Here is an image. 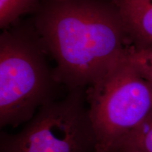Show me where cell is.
Segmentation results:
<instances>
[{
  "instance_id": "1",
  "label": "cell",
  "mask_w": 152,
  "mask_h": 152,
  "mask_svg": "<svg viewBox=\"0 0 152 152\" xmlns=\"http://www.w3.org/2000/svg\"><path fill=\"white\" fill-rule=\"evenodd\" d=\"M35 14L34 30L69 91L96 84L128 54L112 0H43Z\"/></svg>"
},
{
  "instance_id": "2",
  "label": "cell",
  "mask_w": 152,
  "mask_h": 152,
  "mask_svg": "<svg viewBox=\"0 0 152 152\" xmlns=\"http://www.w3.org/2000/svg\"><path fill=\"white\" fill-rule=\"evenodd\" d=\"M37 33L23 30L0 36V126L28 123L42 106L56 99L59 82Z\"/></svg>"
},
{
  "instance_id": "9",
  "label": "cell",
  "mask_w": 152,
  "mask_h": 152,
  "mask_svg": "<svg viewBox=\"0 0 152 152\" xmlns=\"http://www.w3.org/2000/svg\"><path fill=\"white\" fill-rule=\"evenodd\" d=\"M117 152H140L137 151H117Z\"/></svg>"
},
{
  "instance_id": "3",
  "label": "cell",
  "mask_w": 152,
  "mask_h": 152,
  "mask_svg": "<svg viewBox=\"0 0 152 152\" xmlns=\"http://www.w3.org/2000/svg\"><path fill=\"white\" fill-rule=\"evenodd\" d=\"M88 88L86 101L96 140L95 152H115L123 139L152 114V83L139 73L127 54Z\"/></svg>"
},
{
  "instance_id": "8",
  "label": "cell",
  "mask_w": 152,
  "mask_h": 152,
  "mask_svg": "<svg viewBox=\"0 0 152 152\" xmlns=\"http://www.w3.org/2000/svg\"><path fill=\"white\" fill-rule=\"evenodd\" d=\"M128 59L144 78L152 83V47L128 49Z\"/></svg>"
},
{
  "instance_id": "4",
  "label": "cell",
  "mask_w": 152,
  "mask_h": 152,
  "mask_svg": "<svg viewBox=\"0 0 152 152\" xmlns=\"http://www.w3.org/2000/svg\"><path fill=\"white\" fill-rule=\"evenodd\" d=\"M85 89L48 102L16 134L1 132L0 152H95Z\"/></svg>"
},
{
  "instance_id": "7",
  "label": "cell",
  "mask_w": 152,
  "mask_h": 152,
  "mask_svg": "<svg viewBox=\"0 0 152 152\" xmlns=\"http://www.w3.org/2000/svg\"><path fill=\"white\" fill-rule=\"evenodd\" d=\"M39 0H0V27L6 28L25 14L37 10Z\"/></svg>"
},
{
  "instance_id": "5",
  "label": "cell",
  "mask_w": 152,
  "mask_h": 152,
  "mask_svg": "<svg viewBox=\"0 0 152 152\" xmlns=\"http://www.w3.org/2000/svg\"><path fill=\"white\" fill-rule=\"evenodd\" d=\"M137 48L152 47V0H112Z\"/></svg>"
},
{
  "instance_id": "6",
  "label": "cell",
  "mask_w": 152,
  "mask_h": 152,
  "mask_svg": "<svg viewBox=\"0 0 152 152\" xmlns=\"http://www.w3.org/2000/svg\"><path fill=\"white\" fill-rule=\"evenodd\" d=\"M152 152V114L122 140L116 151Z\"/></svg>"
}]
</instances>
